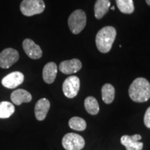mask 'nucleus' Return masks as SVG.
<instances>
[{"instance_id":"obj_8","label":"nucleus","mask_w":150,"mask_h":150,"mask_svg":"<svg viewBox=\"0 0 150 150\" xmlns=\"http://www.w3.org/2000/svg\"><path fill=\"white\" fill-rule=\"evenodd\" d=\"M24 76L20 72H13L7 74L1 80V84L8 89H13L23 83Z\"/></svg>"},{"instance_id":"obj_12","label":"nucleus","mask_w":150,"mask_h":150,"mask_svg":"<svg viewBox=\"0 0 150 150\" xmlns=\"http://www.w3.org/2000/svg\"><path fill=\"white\" fill-rule=\"evenodd\" d=\"M50 108V102L47 99L42 98L39 99L35 105L34 112L38 120L42 121L45 119Z\"/></svg>"},{"instance_id":"obj_14","label":"nucleus","mask_w":150,"mask_h":150,"mask_svg":"<svg viewBox=\"0 0 150 150\" xmlns=\"http://www.w3.org/2000/svg\"><path fill=\"white\" fill-rule=\"evenodd\" d=\"M11 99L14 104L20 106L22 103L30 102L32 99L31 93L24 89H18L11 93Z\"/></svg>"},{"instance_id":"obj_22","label":"nucleus","mask_w":150,"mask_h":150,"mask_svg":"<svg viewBox=\"0 0 150 150\" xmlns=\"http://www.w3.org/2000/svg\"><path fill=\"white\" fill-rule=\"evenodd\" d=\"M146 1V3L147 4V5H149L150 6V0H145Z\"/></svg>"},{"instance_id":"obj_2","label":"nucleus","mask_w":150,"mask_h":150,"mask_svg":"<svg viewBox=\"0 0 150 150\" xmlns=\"http://www.w3.org/2000/svg\"><path fill=\"white\" fill-rule=\"evenodd\" d=\"M116 34V29L110 26L99 30L95 38V42L99 51L104 54L110 52L115 39Z\"/></svg>"},{"instance_id":"obj_23","label":"nucleus","mask_w":150,"mask_h":150,"mask_svg":"<svg viewBox=\"0 0 150 150\" xmlns=\"http://www.w3.org/2000/svg\"><path fill=\"white\" fill-rule=\"evenodd\" d=\"M111 10H115V7H114V6L111 7Z\"/></svg>"},{"instance_id":"obj_16","label":"nucleus","mask_w":150,"mask_h":150,"mask_svg":"<svg viewBox=\"0 0 150 150\" xmlns=\"http://www.w3.org/2000/svg\"><path fill=\"white\" fill-rule=\"evenodd\" d=\"M102 100L104 103L109 104L113 102L115 98V88L111 84L106 83L102 88Z\"/></svg>"},{"instance_id":"obj_17","label":"nucleus","mask_w":150,"mask_h":150,"mask_svg":"<svg viewBox=\"0 0 150 150\" xmlns=\"http://www.w3.org/2000/svg\"><path fill=\"white\" fill-rule=\"evenodd\" d=\"M84 106L86 111L91 115H97L99 111V106L98 102L94 97H86L84 101Z\"/></svg>"},{"instance_id":"obj_9","label":"nucleus","mask_w":150,"mask_h":150,"mask_svg":"<svg viewBox=\"0 0 150 150\" xmlns=\"http://www.w3.org/2000/svg\"><path fill=\"white\" fill-rule=\"evenodd\" d=\"M142 139L140 134H135L133 136L125 135L122 136L120 142L122 145L126 147L127 150H142L143 148V143L139 142Z\"/></svg>"},{"instance_id":"obj_11","label":"nucleus","mask_w":150,"mask_h":150,"mask_svg":"<svg viewBox=\"0 0 150 150\" xmlns=\"http://www.w3.org/2000/svg\"><path fill=\"white\" fill-rule=\"evenodd\" d=\"M81 67V62L77 59L64 61L61 62L59 65L60 71L65 74H72L77 72Z\"/></svg>"},{"instance_id":"obj_3","label":"nucleus","mask_w":150,"mask_h":150,"mask_svg":"<svg viewBox=\"0 0 150 150\" xmlns=\"http://www.w3.org/2000/svg\"><path fill=\"white\" fill-rule=\"evenodd\" d=\"M69 28L73 34L81 32L86 24V15L83 10L78 9L72 13L68 18Z\"/></svg>"},{"instance_id":"obj_21","label":"nucleus","mask_w":150,"mask_h":150,"mask_svg":"<svg viewBox=\"0 0 150 150\" xmlns=\"http://www.w3.org/2000/svg\"><path fill=\"white\" fill-rule=\"evenodd\" d=\"M144 123L147 128L150 129V106L146 110L144 116Z\"/></svg>"},{"instance_id":"obj_13","label":"nucleus","mask_w":150,"mask_h":150,"mask_svg":"<svg viewBox=\"0 0 150 150\" xmlns=\"http://www.w3.org/2000/svg\"><path fill=\"white\" fill-rule=\"evenodd\" d=\"M57 65L54 62H50L47 63L43 67L42 78L46 83L51 84L55 81L57 74Z\"/></svg>"},{"instance_id":"obj_20","label":"nucleus","mask_w":150,"mask_h":150,"mask_svg":"<svg viewBox=\"0 0 150 150\" xmlns=\"http://www.w3.org/2000/svg\"><path fill=\"white\" fill-rule=\"evenodd\" d=\"M69 126L75 131H83L86 129V122L81 117H73L69 120Z\"/></svg>"},{"instance_id":"obj_4","label":"nucleus","mask_w":150,"mask_h":150,"mask_svg":"<svg viewBox=\"0 0 150 150\" xmlns=\"http://www.w3.org/2000/svg\"><path fill=\"white\" fill-rule=\"evenodd\" d=\"M45 8L43 0H23L20 4V11L27 17L42 13Z\"/></svg>"},{"instance_id":"obj_10","label":"nucleus","mask_w":150,"mask_h":150,"mask_svg":"<svg viewBox=\"0 0 150 150\" xmlns=\"http://www.w3.org/2000/svg\"><path fill=\"white\" fill-rule=\"evenodd\" d=\"M22 47L26 54L31 59H39L42 57V51L40 46L35 44L31 39H25L22 42Z\"/></svg>"},{"instance_id":"obj_1","label":"nucleus","mask_w":150,"mask_h":150,"mask_svg":"<svg viewBox=\"0 0 150 150\" xmlns=\"http://www.w3.org/2000/svg\"><path fill=\"white\" fill-rule=\"evenodd\" d=\"M129 95L131 100L142 103L150 98V83L145 78L139 77L135 79L129 88Z\"/></svg>"},{"instance_id":"obj_5","label":"nucleus","mask_w":150,"mask_h":150,"mask_svg":"<svg viewBox=\"0 0 150 150\" xmlns=\"http://www.w3.org/2000/svg\"><path fill=\"white\" fill-rule=\"evenodd\" d=\"M62 145L66 150H81L85 146V140L77 134L69 133L62 139Z\"/></svg>"},{"instance_id":"obj_6","label":"nucleus","mask_w":150,"mask_h":150,"mask_svg":"<svg viewBox=\"0 0 150 150\" xmlns=\"http://www.w3.org/2000/svg\"><path fill=\"white\" fill-rule=\"evenodd\" d=\"M80 89V79L76 76H70L63 83V92L67 98H74L78 95Z\"/></svg>"},{"instance_id":"obj_7","label":"nucleus","mask_w":150,"mask_h":150,"mask_svg":"<svg viewBox=\"0 0 150 150\" xmlns=\"http://www.w3.org/2000/svg\"><path fill=\"white\" fill-rule=\"evenodd\" d=\"M19 53L13 48H6L0 53V67L8 69L19 60Z\"/></svg>"},{"instance_id":"obj_18","label":"nucleus","mask_w":150,"mask_h":150,"mask_svg":"<svg viewBox=\"0 0 150 150\" xmlns=\"http://www.w3.org/2000/svg\"><path fill=\"white\" fill-rule=\"evenodd\" d=\"M15 112V106L9 102H0V119L10 117Z\"/></svg>"},{"instance_id":"obj_15","label":"nucleus","mask_w":150,"mask_h":150,"mask_svg":"<svg viewBox=\"0 0 150 150\" xmlns=\"http://www.w3.org/2000/svg\"><path fill=\"white\" fill-rule=\"evenodd\" d=\"M110 6L109 0H97L94 7L95 18L99 20L102 19L108 13Z\"/></svg>"},{"instance_id":"obj_19","label":"nucleus","mask_w":150,"mask_h":150,"mask_svg":"<svg viewBox=\"0 0 150 150\" xmlns=\"http://www.w3.org/2000/svg\"><path fill=\"white\" fill-rule=\"evenodd\" d=\"M116 4L122 13L131 14L134 11V5L133 0H116Z\"/></svg>"}]
</instances>
